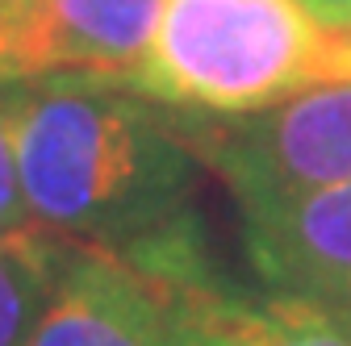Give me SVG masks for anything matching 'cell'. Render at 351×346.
I'll return each mask as SVG.
<instances>
[{
  "mask_svg": "<svg viewBox=\"0 0 351 346\" xmlns=\"http://www.w3.org/2000/svg\"><path fill=\"white\" fill-rule=\"evenodd\" d=\"M197 155L171 113L105 75H25L17 176L29 222L151 276L209 263L193 213Z\"/></svg>",
  "mask_w": 351,
  "mask_h": 346,
  "instance_id": "1",
  "label": "cell"
},
{
  "mask_svg": "<svg viewBox=\"0 0 351 346\" xmlns=\"http://www.w3.org/2000/svg\"><path fill=\"white\" fill-rule=\"evenodd\" d=\"M351 79V38L297 0H167L130 88L167 113L239 117Z\"/></svg>",
  "mask_w": 351,
  "mask_h": 346,
  "instance_id": "2",
  "label": "cell"
},
{
  "mask_svg": "<svg viewBox=\"0 0 351 346\" xmlns=\"http://www.w3.org/2000/svg\"><path fill=\"white\" fill-rule=\"evenodd\" d=\"M171 121L239 209L351 184V79L314 83L239 117L171 113Z\"/></svg>",
  "mask_w": 351,
  "mask_h": 346,
  "instance_id": "3",
  "label": "cell"
},
{
  "mask_svg": "<svg viewBox=\"0 0 351 346\" xmlns=\"http://www.w3.org/2000/svg\"><path fill=\"white\" fill-rule=\"evenodd\" d=\"M25 346H171L163 288L105 246L63 242Z\"/></svg>",
  "mask_w": 351,
  "mask_h": 346,
  "instance_id": "4",
  "label": "cell"
},
{
  "mask_svg": "<svg viewBox=\"0 0 351 346\" xmlns=\"http://www.w3.org/2000/svg\"><path fill=\"white\" fill-rule=\"evenodd\" d=\"M239 213L268 292L314 300L351 321V184Z\"/></svg>",
  "mask_w": 351,
  "mask_h": 346,
  "instance_id": "5",
  "label": "cell"
},
{
  "mask_svg": "<svg viewBox=\"0 0 351 346\" xmlns=\"http://www.w3.org/2000/svg\"><path fill=\"white\" fill-rule=\"evenodd\" d=\"M155 284L167 300L171 346H351L347 317L285 292L251 296L217 280L213 263L155 276Z\"/></svg>",
  "mask_w": 351,
  "mask_h": 346,
  "instance_id": "6",
  "label": "cell"
},
{
  "mask_svg": "<svg viewBox=\"0 0 351 346\" xmlns=\"http://www.w3.org/2000/svg\"><path fill=\"white\" fill-rule=\"evenodd\" d=\"M167 0H25V75H105L130 83L147 59Z\"/></svg>",
  "mask_w": 351,
  "mask_h": 346,
  "instance_id": "7",
  "label": "cell"
},
{
  "mask_svg": "<svg viewBox=\"0 0 351 346\" xmlns=\"http://www.w3.org/2000/svg\"><path fill=\"white\" fill-rule=\"evenodd\" d=\"M63 238L29 230L0 238V346H25L29 330L47 305Z\"/></svg>",
  "mask_w": 351,
  "mask_h": 346,
  "instance_id": "8",
  "label": "cell"
},
{
  "mask_svg": "<svg viewBox=\"0 0 351 346\" xmlns=\"http://www.w3.org/2000/svg\"><path fill=\"white\" fill-rule=\"evenodd\" d=\"M17 96H21V79L0 83V238H21L38 230L25 213L21 176H17Z\"/></svg>",
  "mask_w": 351,
  "mask_h": 346,
  "instance_id": "9",
  "label": "cell"
},
{
  "mask_svg": "<svg viewBox=\"0 0 351 346\" xmlns=\"http://www.w3.org/2000/svg\"><path fill=\"white\" fill-rule=\"evenodd\" d=\"M5 79H25L21 67V5L0 0V83Z\"/></svg>",
  "mask_w": 351,
  "mask_h": 346,
  "instance_id": "10",
  "label": "cell"
},
{
  "mask_svg": "<svg viewBox=\"0 0 351 346\" xmlns=\"http://www.w3.org/2000/svg\"><path fill=\"white\" fill-rule=\"evenodd\" d=\"M297 5L310 13L318 25L351 38V0H297Z\"/></svg>",
  "mask_w": 351,
  "mask_h": 346,
  "instance_id": "11",
  "label": "cell"
},
{
  "mask_svg": "<svg viewBox=\"0 0 351 346\" xmlns=\"http://www.w3.org/2000/svg\"><path fill=\"white\" fill-rule=\"evenodd\" d=\"M17 5H25V0H17Z\"/></svg>",
  "mask_w": 351,
  "mask_h": 346,
  "instance_id": "12",
  "label": "cell"
}]
</instances>
